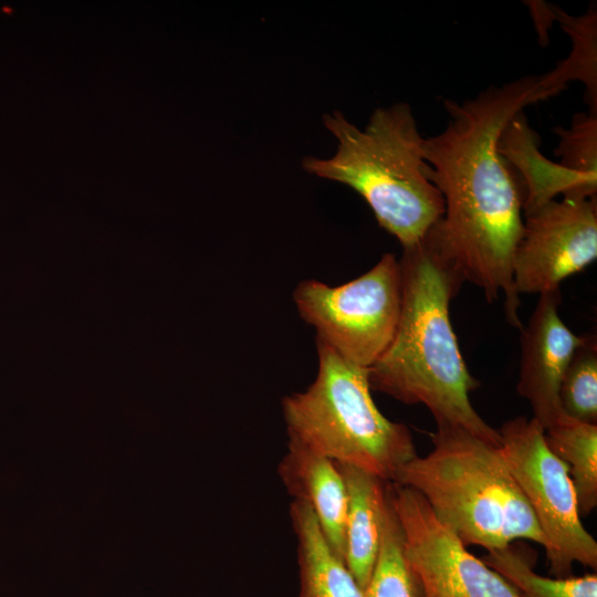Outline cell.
Here are the masks:
<instances>
[{
    "instance_id": "6da1fadb",
    "label": "cell",
    "mask_w": 597,
    "mask_h": 597,
    "mask_svg": "<svg viewBox=\"0 0 597 597\" xmlns=\"http://www.w3.org/2000/svg\"><path fill=\"white\" fill-rule=\"evenodd\" d=\"M546 98L540 75H527L462 103L444 101L446 128L423 140L426 176L444 201L442 218L430 229L441 253L489 303L503 296L505 318L519 329L512 261L523 230L522 197L498 143L516 114Z\"/></svg>"
},
{
    "instance_id": "7a4b0ae2",
    "label": "cell",
    "mask_w": 597,
    "mask_h": 597,
    "mask_svg": "<svg viewBox=\"0 0 597 597\" xmlns=\"http://www.w3.org/2000/svg\"><path fill=\"white\" fill-rule=\"evenodd\" d=\"M401 311L395 336L368 368L370 388L406 405L421 404L437 426H453L500 447L499 430L470 400L479 381L469 373L450 321V302L463 281L430 230L404 248Z\"/></svg>"
},
{
    "instance_id": "3957f363",
    "label": "cell",
    "mask_w": 597,
    "mask_h": 597,
    "mask_svg": "<svg viewBox=\"0 0 597 597\" xmlns=\"http://www.w3.org/2000/svg\"><path fill=\"white\" fill-rule=\"evenodd\" d=\"M323 121L338 142L337 150L326 159L304 158L303 168L359 193L402 249L422 240L442 218L444 201L426 176L425 138L410 106L377 108L364 129L337 111Z\"/></svg>"
},
{
    "instance_id": "277c9868",
    "label": "cell",
    "mask_w": 597,
    "mask_h": 597,
    "mask_svg": "<svg viewBox=\"0 0 597 597\" xmlns=\"http://www.w3.org/2000/svg\"><path fill=\"white\" fill-rule=\"evenodd\" d=\"M432 450L405 464L391 482L411 488L464 546L486 551L516 540L546 541L500 447L468 430L437 426Z\"/></svg>"
},
{
    "instance_id": "5b68a950",
    "label": "cell",
    "mask_w": 597,
    "mask_h": 597,
    "mask_svg": "<svg viewBox=\"0 0 597 597\" xmlns=\"http://www.w3.org/2000/svg\"><path fill=\"white\" fill-rule=\"evenodd\" d=\"M318 369L304 390L282 399L287 440L329 460L385 481L416 458L408 427L377 408L368 368L355 365L316 341Z\"/></svg>"
},
{
    "instance_id": "8992f818",
    "label": "cell",
    "mask_w": 597,
    "mask_h": 597,
    "mask_svg": "<svg viewBox=\"0 0 597 597\" xmlns=\"http://www.w3.org/2000/svg\"><path fill=\"white\" fill-rule=\"evenodd\" d=\"M399 260L385 253L363 275L338 286L301 281L293 292L300 316L344 359L369 368L390 345L401 311Z\"/></svg>"
},
{
    "instance_id": "52a82bcc",
    "label": "cell",
    "mask_w": 597,
    "mask_h": 597,
    "mask_svg": "<svg viewBox=\"0 0 597 597\" xmlns=\"http://www.w3.org/2000/svg\"><path fill=\"white\" fill-rule=\"evenodd\" d=\"M499 433L501 453L545 537L549 574L572 576L576 563L596 570L597 542L582 523L568 469L547 447L544 428L517 416Z\"/></svg>"
},
{
    "instance_id": "ba28073f",
    "label": "cell",
    "mask_w": 597,
    "mask_h": 597,
    "mask_svg": "<svg viewBox=\"0 0 597 597\" xmlns=\"http://www.w3.org/2000/svg\"><path fill=\"white\" fill-rule=\"evenodd\" d=\"M387 491L423 597H522L469 552L418 492L396 482H388Z\"/></svg>"
},
{
    "instance_id": "9c48e42d",
    "label": "cell",
    "mask_w": 597,
    "mask_h": 597,
    "mask_svg": "<svg viewBox=\"0 0 597 597\" xmlns=\"http://www.w3.org/2000/svg\"><path fill=\"white\" fill-rule=\"evenodd\" d=\"M597 258L596 197H563L525 217L512 272L517 294H544Z\"/></svg>"
},
{
    "instance_id": "30bf717a",
    "label": "cell",
    "mask_w": 597,
    "mask_h": 597,
    "mask_svg": "<svg viewBox=\"0 0 597 597\" xmlns=\"http://www.w3.org/2000/svg\"><path fill=\"white\" fill-rule=\"evenodd\" d=\"M561 290L541 294L528 322L521 328L516 390L530 404L532 418L544 429L567 418L559 405V385L585 339L561 318Z\"/></svg>"
},
{
    "instance_id": "8fae6325",
    "label": "cell",
    "mask_w": 597,
    "mask_h": 597,
    "mask_svg": "<svg viewBox=\"0 0 597 597\" xmlns=\"http://www.w3.org/2000/svg\"><path fill=\"white\" fill-rule=\"evenodd\" d=\"M540 136L523 112L502 130L498 149L514 172L522 197L524 217L563 197H596L597 177L554 163L540 151Z\"/></svg>"
},
{
    "instance_id": "7c38bea8",
    "label": "cell",
    "mask_w": 597,
    "mask_h": 597,
    "mask_svg": "<svg viewBox=\"0 0 597 597\" xmlns=\"http://www.w3.org/2000/svg\"><path fill=\"white\" fill-rule=\"evenodd\" d=\"M277 472L289 494L312 507L328 545L344 559L347 492L335 462L287 440Z\"/></svg>"
},
{
    "instance_id": "4fadbf2b",
    "label": "cell",
    "mask_w": 597,
    "mask_h": 597,
    "mask_svg": "<svg viewBox=\"0 0 597 597\" xmlns=\"http://www.w3.org/2000/svg\"><path fill=\"white\" fill-rule=\"evenodd\" d=\"M335 464L347 492L344 562L364 591L379 551L388 481L347 464Z\"/></svg>"
},
{
    "instance_id": "5bb4252c",
    "label": "cell",
    "mask_w": 597,
    "mask_h": 597,
    "mask_svg": "<svg viewBox=\"0 0 597 597\" xmlns=\"http://www.w3.org/2000/svg\"><path fill=\"white\" fill-rule=\"evenodd\" d=\"M290 516L296 537L297 597H364L344 559L328 545L312 507L293 499Z\"/></svg>"
},
{
    "instance_id": "9a60e30c",
    "label": "cell",
    "mask_w": 597,
    "mask_h": 597,
    "mask_svg": "<svg viewBox=\"0 0 597 597\" xmlns=\"http://www.w3.org/2000/svg\"><path fill=\"white\" fill-rule=\"evenodd\" d=\"M554 19L569 35L572 51L568 57L547 74L540 75L541 86L546 95H557L569 81H580L585 85V101L589 112L597 114V11L596 4L578 17H573L556 6Z\"/></svg>"
},
{
    "instance_id": "2e32d148",
    "label": "cell",
    "mask_w": 597,
    "mask_h": 597,
    "mask_svg": "<svg viewBox=\"0 0 597 597\" xmlns=\"http://www.w3.org/2000/svg\"><path fill=\"white\" fill-rule=\"evenodd\" d=\"M544 438L568 469L580 516L590 514L597 506V425L567 417L544 429Z\"/></svg>"
},
{
    "instance_id": "e0dca14e",
    "label": "cell",
    "mask_w": 597,
    "mask_h": 597,
    "mask_svg": "<svg viewBox=\"0 0 597 597\" xmlns=\"http://www.w3.org/2000/svg\"><path fill=\"white\" fill-rule=\"evenodd\" d=\"M482 561L504 577L522 597H597V575L546 577L522 554L506 546L486 551Z\"/></svg>"
},
{
    "instance_id": "ac0fdd59",
    "label": "cell",
    "mask_w": 597,
    "mask_h": 597,
    "mask_svg": "<svg viewBox=\"0 0 597 597\" xmlns=\"http://www.w3.org/2000/svg\"><path fill=\"white\" fill-rule=\"evenodd\" d=\"M364 597H423L418 577L407 559L401 527L389 498L379 551Z\"/></svg>"
},
{
    "instance_id": "d6986e66",
    "label": "cell",
    "mask_w": 597,
    "mask_h": 597,
    "mask_svg": "<svg viewBox=\"0 0 597 597\" xmlns=\"http://www.w3.org/2000/svg\"><path fill=\"white\" fill-rule=\"evenodd\" d=\"M563 412L576 421L597 425V342L591 335L574 353L558 391Z\"/></svg>"
},
{
    "instance_id": "ffe728a7",
    "label": "cell",
    "mask_w": 597,
    "mask_h": 597,
    "mask_svg": "<svg viewBox=\"0 0 597 597\" xmlns=\"http://www.w3.org/2000/svg\"><path fill=\"white\" fill-rule=\"evenodd\" d=\"M559 136L555 154L565 167L597 177V114L577 113L569 129L555 127Z\"/></svg>"
},
{
    "instance_id": "44dd1931",
    "label": "cell",
    "mask_w": 597,
    "mask_h": 597,
    "mask_svg": "<svg viewBox=\"0 0 597 597\" xmlns=\"http://www.w3.org/2000/svg\"><path fill=\"white\" fill-rule=\"evenodd\" d=\"M527 4L530 7L532 17L536 23V29L540 34L541 41H547V29L552 22L555 21L553 7L545 2L531 1Z\"/></svg>"
}]
</instances>
